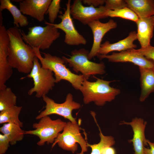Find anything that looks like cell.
Wrapping results in <instances>:
<instances>
[{
    "mask_svg": "<svg viewBox=\"0 0 154 154\" xmlns=\"http://www.w3.org/2000/svg\"><path fill=\"white\" fill-rule=\"evenodd\" d=\"M137 50L154 64V46L150 45L146 48H141Z\"/></svg>",
    "mask_w": 154,
    "mask_h": 154,
    "instance_id": "29",
    "label": "cell"
},
{
    "mask_svg": "<svg viewBox=\"0 0 154 154\" xmlns=\"http://www.w3.org/2000/svg\"><path fill=\"white\" fill-rule=\"evenodd\" d=\"M153 70L154 71V67L153 68Z\"/></svg>",
    "mask_w": 154,
    "mask_h": 154,
    "instance_id": "34",
    "label": "cell"
},
{
    "mask_svg": "<svg viewBox=\"0 0 154 154\" xmlns=\"http://www.w3.org/2000/svg\"><path fill=\"white\" fill-rule=\"evenodd\" d=\"M105 6L108 10H113L127 7L125 0H105Z\"/></svg>",
    "mask_w": 154,
    "mask_h": 154,
    "instance_id": "28",
    "label": "cell"
},
{
    "mask_svg": "<svg viewBox=\"0 0 154 154\" xmlns=\"http://www.w3.org/2000/svg\"><path fill=\"white\" fill-rule=\"evenodd\" d=\"M101 154H116V151L111 146L108 147L104 149Z\"/></svg>",
    "mask_w": 154,
    "mask_h": 154,
    "instance_id": "33",
    "label": "cell"
},
{
    "mask_svg": "<svg viewBox=\"0 0 154 154\" xmlns=\"http://www.w3.org/2000/svg\"><path fill=\"white\" fill-rule=\"evenodd\" d=\"M71 0H68L66 3V9L64 13L58 15L61 20L58 24L49 23L56 28L62 30L64 33V42L70 46L86 45L87 42L85 38L76 29L70 14Z\"/></svg>",
    "mask_w": 154,
    "mask_h": 154,
    "instance_id": "10",
    "label": "cell"
},
{
    "mask_svg": "<svg viewBox=\"0 0 154 154\" xmlns=\"http://www.w3.org/2000/svg\"><path fill=\"white\" fill-rule=\"evenodd\" d=\"M141 87L139 100L144 101L154 92V72L153 68L139 67Z\"/></svg>",
    "mask_w": 154,
    "mask_h": 154,
    "instance_id": "19",
    "label": "cell"
},
{
    "mask_svg": "<svg viewBox=\"0 0 154 154\" xmlns=\"http://www.w3.org/2000/svg\"><path fill=\"white\" fill-rule=\"evenodd\" d=\"M42 98L46 103L45 109L36 117V119H40L45 116L55 114L62 116L72 123L77 122L75 118L72 116V112L74 110L79 109L81 105L73 100V95L71 93H68L65 101L60 104L56 103L46 95L43 96Z\"/></svg>",
    "mask_w": 154,
    "mask_h": 154,
    "instance_id": "9",
    "label": "cell"
},
{
    "mask_svg": "<svg viewBox=\"0 0 154 154\" xmlns=\"http://www.w3.org/2000/svg\"><path fill=\"white\" fill-rule=\"evenodd\" d=\"M17 97L10 88L0 90V112L16 106Z\"/></svg>",
    "mask_w": 154,
    "mask_h": 154,
    "instance_id": "25",
    "label": "cell"
},
{
    "mask_svg": "<svg viewBox=\"0 0 154 154\" xmlns=\"http://www.w3.org/2000/svg\"><path fill=\"white\" fill-rule=\"evenodd\" d=\"M10 142L8 137L2 133L0 134V154H5L9 146Z\"/></svg>",
    "mask_w": 154,
    "mask_h": 154,
    "instance_id": "30",
    "label": "cell"
},
{
    "mask_svg": "<svg viewBox=\"0 0 154 154\" xmlns=\"http://www.w3.org/2000/svg\"><path fill=\"white\" fill-rule=\"evenodd\" d=\"M21 31L15 26L7 30L9 38L7 60L13 68L19 72L28 74L33 67L36 55L33 48L23 40Z\"/></svg>",
    "mask_w": 154,
    "mask_h": 154,
    "instance_id": "1",
    "label": "cell"
},
{
    "mask_svg": "<svg viewBox=\"0 0 154 154\" xmlns=\"http://www.w3.org/2000/svg\"><path fill=\"white\" fill-rule=\"evenodd\" d=\"M0 12L3 10H7L11 13L13 18V23L15 27H23L28 25L27 17L23 15L20 9L13 4L10 0H0Z\"/></svg>",
    "mask_w": 154,
    "mask_h": 154,
    "instance_id": "21",
    "label": "cell"
},
{
    "mask_svg": "<svg viewBox=\"0 0 154 154\" xmlns=\"http://www.w3.org/2000/svg\"><path fill=\"white\" fill-rule=\"evenodd\" d=\"M108 11L104 5L96 7L92 5L84 6L81 0H74L70 10L72 18L84 25L108 17L107 14Z\"/></svg>",
    "mask_w": 154,
    "mask_h": 154,
    "instance_id": "11",
    "label": "cell"
},
{
    "mask_svg": "<svg viewBox=\"0 0 154 154\" xmlns=\"http://www.w3.org/2000/svg\"><path fill=\"white\" fill-rule=\"evenodd\" d=\"M89 52L88 50L83 48L72 50L69 58L62 57L66 63H68L74 72H80L84 78L88 80L92 75H103L106 72L104 63L91 61L88 57Z\"/></svg>",
    "mask_w": 154,
    "mask_h": 154,
    "instance_id": "4",
    "label": "cell"
},
{
    "mask_svg": "<svg viewBox=\"0 0 154 154\" xmlns=\"http://www.w3.org/2000/svg\"><path fill=\"white\" fill-rule=\"evenodd\" d=\"M82 2L89 6L92 5L95 7H98L105 3V0H83Z\"/></svg>",
    "mask_w": 154,
    "mask_h": 154,
    "instance_id": "31",
    "label": "cell"
},
{
    "mask_svg": "<svg viewBox=\"0 0 154 154\" xmlns=\"http://www.w3.org/2000/svg\"><path fill=\"white\" fill-rule=\"evenodd\" d=\"M127 7L133 11L139 18L154 16V0H125Z\"/></svg>",
    "mask_w": 154,
    "mask_h": 154,
    "instance_id": "20",
    "label": "cell"
},
{
    "mask_svg": "<svg viewBox=\"0 0 154 154\" xmlns=\"http://www.w3.org/2000/svg\"><path fill=\"white\" fill-rule=\"evenodd\" d=\"M54 73L50 70L42 68L38 58L36 56L33 67L27 77L32 78L33 87L28 91L29 95L35 93V97L38 98L46 95L52 90L56 83Z\"/></svg>",
    "mask_w": 154,
    "mask_h": 154,
    "instance_id": "7",
    "label": "cell"
},
{
    "mask_svg": "<svg viewBox=\"0 0 154 154\" xmlns=\"http://www.w3.org/2000/svg\"><path fill=\"white\" fill-rule=\"evenodd\" d=\"M136 40L137 33L135 31H132L126 38L116 42L111 43L109 41H106L101 44L98 55H106L112 51L120 52L136 48L137 46L133 44V42Z\"/></svg>",
    "mask_w": 154,
    "mask_h": 154,
    "instance_id": "18",
    "label": "cell"
},
{
    "mask_svg": "<svg viewBox=\"0 0 154 154\" xmlns=\"http://www.w3.org/2000/svg\"><path fill=\"white\" fill-rule=\"evenodd\" d=\"M137 27V36L141 48H146L151 45L154 29V16L139 18L135 22Z\"/></svg>",
    "mask_w": 154,
    "mask_h": 154,
    "instance_id": "17",
    "label": "cell"
},
{
    "mask_svg": "<svg viewBox=\"0 0 154 154\" xmlns=\"http://www.w3.org/2000/svg\"><path fill=\"white\" fill-rule=\"evenodd\" d=\"M33 48L42 67L50 70L54 73L56 83L65 80L70 83L75 89L80 90L84 80L82 75L72 73L66 66V63L62 58L45 53L42 57L39 49Z\"/></svg>",
    "mask_w": 154,
    "mask_h": 154,
    "instance_id": "3",
    "label": "cell"
},
{
    "mask_svg": "<svg viewBox=\"0 0 154 154\" xmlns=\"http://www.w3.org/2000/svg\"><path fill=\"white\" fill-rule=\"evenodd\" d=\"M108 17H119L136 22L139 19L136 14L128 7L113 10H109L107 13Z\"/></svg>",
    "mask_w": 154,
    "mask_h": 154,
    "instance_id": "26",
    "label": "cell"
},
{
    "mask_svg": "<svg viewBox=\"0 0 154 154\" xmlns=\"http://www.w3.org/2000/svg\"><path fill=\"white\" fill-rule=\"evenodd\" d=\"M112 81L97 78L95 81L90 82L84 78L80 90L82 94L84 104L93 102L97 106H102L106 102L114 100L121 91L110 86Z\"/></svg>",
    "mask_w": 154,
    "mask_h": 154,
    "instance_id": "2",
    "label": "cell"
},
{
    "mask_svg": "<svg viewBox=\"0 0 154 154\" xmlns=\"http://www.w3.org/2000/svg\"><path fill=\"white\" fill-rule=\"evenodd\" d=\"M87 143L80 133V127L77 122L73 123L70 121L66 123L63 132L60 133L55 139L52 148L57 144L62 149L74 153L77 150L78 144H79L81 151L77 154H84L88 150Z\"/></svg>",
    "mask_w": 154,
    "mask_h": 154,
    "instance_id": "8",
    "label": "cell"
},
{
    "mask_svg": "<svg viewBox=\"0 0 154 154\" xmlns=\"http://www.w3.org/2000/svg\"><path fill=\"white\" fill-rule=\"evenodd\" d=\"M147 123L141 118L133 119L129 122H121V124L130 125L132 129L133 135L130 142L133 143L135 154H143V150L145 146L147 145L145 135V130Z\"/></svg>",
    "mask_w": 154,
    "mask_h": 154,
    "instance_id": "16",
    "label": "cell"
},
{
    "mask_svg": "<svg viewBox=\"0 0 154 154\" xmlns=\"http://www.w3.org/2000/svg\"><path fill=\"white\" fill-rule=\"evenodd\" d=\"M44 23L46 25L44 27L35 26L29 27L27 34L21 31L23 40L32 48L48 49L60 36L58 29L49 22L45 21Z\"/></svg>",
    "mask_w": 154,
    "mask_h": 154,
    "instance_id": "5",
    "label": "cell"
},
{
    "mask_svg": "<svg viewBox=\"0 0 154 154\" xmlns=\"http://www.w3.org/2000/svg\"><path fill=\"white\" fill-rule=\"evenodd\" d=\"M66 124L60 119L52 120L49 116H46L41 118L38 122L33 124L34 130L25 131V134L38 137L39 140L37 144L39 146H43L45 143L52 144Z\"/></svg>",
    "mask_w": 154,
    "mask_h": 154,
    "instance_id": "6",
    "label": "cell"
},
{
    "mask_svg": "<svg viewBox=\"0 0 154 154\" xmlns=\"http://www.w3.org/2000/svg\"><path fill=\"white\" fill-rule=\"evenodd\" d=\"M51 0H23L20 2L19 8L23 14L29 16L39 22L44 20Z\"/></svg>",
    "mask_w": 154,
    "mask_h": 154,
    "instance_id": "15",
    "label": "cell"
},
{
    "mask_svg": "<svg viewBox=\"0 0 154 154\" xmlns=\"http://www.w3.org/2000/svg\"><path fill=\"white\" fill-rule=\"evenodd\" d=\"M3 23V20H0V90L7 88L5 84L13 73L7 60L9 37Z\"/></svg>",
    "mask_w": 154,
    "mask_h": 154,
    "instance_id": "12",
    "label": "cell"
},
{
    "mask_svg": "<svg viewBox=\"0 0 154 154\" xmlns=\"http://www.w3.org/2000/svg\"><path fill=\"white\" fill-rule=\"evenodd\" d=\"M60 0H52L49 5L46 13L48 14L50 23L54 24L61 8Z\"/></svg>",
    "mask_w": 154,
    "mask_h": 154,
    "instance_id": "27",
    "label": "cell"
},
{
    "mask_svg": "<svg viewBox=\"0 0 154 154\" xmlns=\"http://www.w3.org/2000/svg\"><path fill=\"white\" fill-rule=\"evenodd\" d=\"M0 131L9 138L10 144L14 145L21 141L25 134V131L19 126L14 123H5L0 128Z\"/></svg>",
    "mask_w": 154,
    "mask_h": 154,
    "instance_id": "22",
    "label": "cell"
},
{
    "mask_svg": "<svg viewBox=\"0 0 154 154\" xmlns=\"http://www.w3.org/2000/svg\"><path fill=\"white\" fill-rule=\"evenodd\" d=\"M97 57L100 60L106 59L112 62H129L141 67L153 68L154 64L146 58L137 49L133 48L116 53L113 52L110 55H98Z\"/></svg>",
    "mask_w": 154,
    "mask_h": 154,
    "instance_id": "13",
    "label": "cell"
},
{
    "mask_svg": "<svg viewBox=\"0 0 154 154\" xmlns=\"http://www.w3.org/2000/svg\"><path fill=\"white\" fill-rule=\"evenodd\" d=\"M22 106H15L0 112V124L12 123L22 127L23 123L19 119V116Z\"/></svg>",
    "mask_w": 154,
    "mask_h": 154,
    "instance_id": "23",
    "label": "cell"
},
{
    "mask_svg": "<svg viewBox=\"0 0 154 154\" xmlns=\"http://www.w3.org/2000/svg\"><path fill=\"white\" fill-rule=\"evenodd\" d=\"M147 142L149 146V148L144 147L143 154H154V143L150 141L147 140Z\"/></svg>",
    "mask_w": 154,
    "mask_h": 154,
    "instance_id": "32",
    "label": "cell"
},
{
    "mask_svg": "<svg viewBox=\"0 0 154 154\" xmlns=\"http://www.w3.org/2000/svg\"><path fill=\"white\" fill-rule=\"evenodd\" d=\"M93 117L100 131L99 135L100 139L99 142L97 144H90L88 143L87 146L91 148L92 152L90 154H101L106 147L114 145L115 143V141L113 137L105 136L103 134L97 123L95 116H94Z\"/></svg>",
    "mask_w": 154,
    "mask_h": 154,
    "instance_id": "24",
    "label": "cell"
},
{
    "mask_svg": "<svg viewBox=\"0 0 154 154\" xmlns=\"http://www.w3.org/2000/svg\"><path fill=\"white\" fill-rule=\"evenodd\" d=\"M91 29L93 36L92 46L88 55L90 60L98 55L101 42L105 35L111 30L116 28L117 23L112 19L108 22L103 23L100 20L93 21L87 25Z\"/></svg>",
    "mask_w": 154,
    "mask_h": 154,
    "instance_id": "14",
    "label": "cell"
}]
</instances>
